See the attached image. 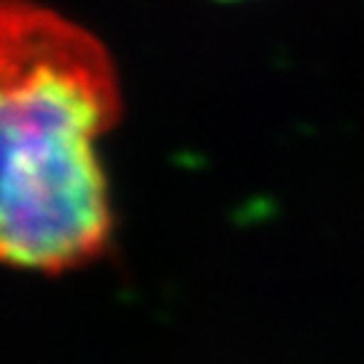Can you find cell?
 Returning <instances> with one entry per match:
<instances>
[{
    "label": "cell",
    "mask_w": 364,
    "mask_h": 364,
    "mask_svg": "<svg viewBox=\"0 0 364 364\" xmlns=\"http://www.w3.org/2000/svg\"><path fill=\"white\" fill-rule=\"evenodd\" d=\"M117 70L100 41L30 0L0 9V251L14 267L63 273L111 237L97 138L119 122Z\"/></svg>",
    "instance_id": "cell-1"
}]
</instances>
